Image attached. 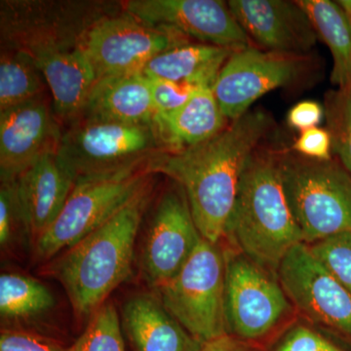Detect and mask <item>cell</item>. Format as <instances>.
Returning <instances> with one entry per match:
<instances>
[{
	"label": "cell",
	"mask_w": 351,
	"mask_h": 351,
	"mask_svg": "<svg viewBox=\"0 0 351 351\" xmlns=\"http://www.w3.org/2000/svg\"><path fill=\"white\" fill-rule=\"evenodd\" d=\"M270 126L269 114L248 110L209 140L149 161V174L166 175L182 189L205 240L223 239L245 165Z\"/></svg>",
	"instance_id": "6da1fadb"
},
{
	"label": "cell",
	"mask_w": 351,
	"mask_h": 351,
	"mask_svg": "<svg viewBox=\"0 0 351 351\" xmlns=\"http://www.w3.org/2000/svg\"><path fill=\"white\" fill-rule=\"evenodd\" d=\"M152 195L151 180L125 206L51 265V274L63 286L78 317H91L130 276L138 232Z\"/></svg>",
	"instance_id": "7a4b0ae2"
},
{
	"label": "cell",
	"mask_w": 351,
	"mask_h": 351,
	"mask_svg": "<svg viewBox=\"0 0 351 351\" xmlns=\"http://www.w3.org/2000/svg\"><path fill=\"white\" fill-rule=\"evenodd\" d=\"M281 154H252L223 234L233 249L276 276L289 252L304 243L284 193Z\"/></svg>",
	"instance_id": "3957f363"
},
{
	"label": "cell",
	"mask_w": 351,
	"mask_h": 351,
	"mask_svg": "<svg viewBox=\"0 0 351 351\" xmlns=\"http://www.w3.org/2000/svg\"><path fill=\"white\" fill-rule=\"evenodd\" d=\"M117 6L107 1L2 0L1 50L34 57L49 51L82 48L90 29L117 13Z\"/></svg>",
	"instance_id": "277c9868"
},
{
	"label": "cell",
	"mask_w": 351,
	"mask_h": 351,
	"mask_svg": "<svg viewBox=\"0 0 351 351\" xmlns=\"http://www.w3.org/2000/svg\"><path fill=\"white\" fill-rule=\"evenodd\" d=\"M281 175L304 243L351 232V175L343 166L282 154Z\"/></svg>",
	"instance_id": "5b68a950"
},
{
	"label": "cell",
	"mask_w": 351,
	"mask_h": 351,
	"mask_svg": "<svg viewBox=\"0 0 351 351\" xmlns=\"http://www.w3.org/2000/svg\"><path fill=\"white\" fill-rule=\"evenodd\" d=\"M149 161L76 178L59 217L34 242L36 257H55L112 218L151 181Z\"/></svg>",
	"instance_id": "8992f818"
},
{
	"label": "cell",
	"mask_w": 351,
	"mask_h": 351,
	"mask_svg": "<svg viewBox=\"0 0 351 351\" xmlns=\"http://www.w3.org/2000/svg\"><path fill=\"white\" fill-rule=\"evenodd\" d=\"M225 289V251L202 239L182 269L154 292L178 322L205 343L228 334Z\"/></svg>",
	"instance_id": "52a82bcc"
},
{
	"label": "cell",
	"mask_w": 351,
	"mask_h": 351,
	"mask_svg": "<svg viewBox=\"0 0 351 351\" xmlns=\"http://www.w3.org/2000/svg\"><path fill=\"white\" fill-rule=\"evenodd\" d=\"M164 152L156 124L77 117L62 133L57 156L76 179L147 162Z\"/></svg>",
	"instance_id": "ba28073f"
},
{
	"label": "cell",
	"mask_w": 351,
	"mask_h": 351,
	"mask_svg": "<svg viewBox=\"0 0 351 351\" xmlns=\"http://www.w3.org/2000/svg\"><path fill=\"white\" fill-rule=\"evenodd\" d=\"M225 309L228 334L257 341L274 332L293 306L276 274L235 249L225 251Z\"/></svg>",
	"instance_id": "9c48e42d"
},
{
	"label": "cell",
	"mask_w": 351,
	"mask_h": 351,
	"mask_svg": "<svg viewBox=\"0 0 351 351\" xmlns=\"http://www.w3.org/2000/svg\"><path fill=\"white\" fill-rule=\"evenodd\" d=\"M189 44L180 32L145 24L130 14L115 13L98 21L82 44L96 80L144 73L154 57Z\"/></svg>",
	"instance_id": "30bf717a"
},
{
	"label": "cell",
	"mask_w": 351,
	"mask_h": 351,
	"mask_svg": "<svg viewBox=\"0 0 351 351\" xmlns=\"http://www.w3.org/2000/svg\"><path fill=\"white\" fill-rule=\"evenodd\" d=\"M277 278L291 304L307 320L351 341V294L300 243L284 258Z\"/></svg>",
	"instance_id": "8fae6325"
},
{
	"label": "cell",
	"mask_w": 351,
	"mask_h": 351,
	"mask_svg": "<svg viewBox=\"0 0 351 351\" xmlns=\"http://www.w3.org/2000/svg\"><path fill=\"white\" fill-rule=\"evenodd\" d=\"M306 59L251 46L233 51L213 87L221 112L232 121L239 119L263 95L295 82Z\"/></svg>",
	"instance_id": "7c38bea8"
},
{
	"label": "cell",
	"mask_w": 351,
	"mask_h": 351,
	"mask_svg": "<svg viewBox=\"0 0 351 351\" xmlns=\"http://www.w3.org/2000/svg\"><path fill=\"white\" fill-rule=\"evenodd\" d=\"M202 239L182 189L166 191L157 203L141 246V272L145 282L156 291L170 281Z\"/></svg>",
	"instance_id": "4fadbf2b"
},
{
	"label": "cell",
	"mask_w": 351,
	"mask_h": 351,
	"mask_svg": "<svg viewBox=\"0 0 351 351\" xmlns=\"http://www.w3.org/2000/svg\"><path fill=\"white\" fill-rule=\"evenodd\" d=\"M121 7L145 24L204 44L233 51L250 46L228 4L219 0H129L121 2Z\"/></svg>",
	"instance_id": "5bb4252c"
},
{
	"label": "cell",
	"mask_w": 351,
	"mask_h": 351,
	"mask_svg": "<svg viewBox=\"0 0 351 351\" xmlns=\"http://www.w3.org/2000/svg\"><path fill=\"white\" fill-rule=\"evenodd\" d=\"M63 132L44 97L0 112V180L17 179L45 154L57 152Z\"/></svg>",
	"instance_id": "9a60e30c"
},
{
	"label": "cell",
	"mask_w": 351,
	"mask_h": 351,
	"mask_svg": "<svg viewBox=\"0 0 351 351\" xmlns=\"http://www.w3.org/2000/svg\"><path fill=\"white\" fill-rule=\"evenodd\" d=\"M228 7L250 40L261 49L306 56L317 34L297 1L230 0Z\"/></svg>",
	"instance_id": "2e32d148"
},
{
	"label": "cell",
	"mask_w": 351,
	"mask_h": 351,
	"mask_svg": "<svg viewBox=\"0 0 351 351\" xmlns=\"http://www.w3.org/2000/svg\"><path fill=\"white\" fill-rule=\"evenodd\" d=\"M75 182L57 152L45 154L14 180L29 240L36 242L54 223Z\"/></svg>",
	"instance_id": "e0dca14e"
},
{
	"label": "cell",
	"mask_w": 351,
	"mask_h": 351,
	"mask_svg": "<svg viewBox=\"0 0 351 351\" xmlns=\"http://www.w3.org/2000/svg\"><path fill=\"white\" fill-rule=\"evenodd\" d=\"M120 321L131 351H200L203 346L178 322L156 292L129 298Z\"/></svg>",
	"instance_id": "ac0fdd59"
},
{
	"label": "cell",
	"mask_w": 351,
	"mask_h": 351,
	"mask_svg": "<svg viewBox=\"0 0 351 351\" xmlns=\"http://www.w3.org/2000/svg\"><path fill=\"white\" fill-rule=\"evenodd\" d=\"M77 117L127 124H154L156 110L149 77L144 73H136L97 80Z\"/></svg>",
	"instance_id": "d6986e66"
},
{
	"label": "cell",
	"mask_w": 351,
	"mask_h": 351,
	"mask_svg": "<svg viewBox=\"0 0 351 351\" xmlns=\"http://www.w3.org/2000/svg\"><path fill=\"white\" fill-rule=\"evenodd\" d=\"M31 58L49 87L55 114L61 119L75 120L96 82L84 51L82 48L49 51Z\"/></svg>",
	"instance_id": "ffe728a7"
},
{
	"label": "cell",
	"mask_w": 351,
	"mask_h": 351,
	"mask_svg": "<svg viewBox=\"0 0 351 351\" xmlns=\"http://www.w3.org/2000/svg\"><path fill=\"white\" fill-rule=\"evenodd\" d=\"M213 88L200 87L179 110L154 119L167 152L188 149L209 140L226 126Z\"/></svg>",
	"instance_id": "44dd1931"
},
{
	"label": "cell",
	"mask_w": 351,
	"mask_h": 351,
	"mask_svg": "<svg viewBox=\"0 0 351 351\" xmlns=\"http://www.w3.org/2000/svg\"><path fill=\"white\" fill-rule=\"evenodd\" d=\"M232 52L210 44L189 43L154 57L145 66L144 73L149 77L213 88Z\"/></svg>",
	"instance_id": "7402d4cb"
},
{
	"label": "cell",
	"mask_w": 351,
	"mask_h": 351,
	"mask_svg": "<svg viewBox=\"0 0 351 351\" xmlns=\"http://www.w3.org/2000/svg\"><path fill=\"white\" fill-rule=\"evenodd\" d=\"M318 38L331 51L332 84L345 89L351 83V25L338 2L299 0Z\"/></svg>",
	"instance_id": "603a6c76"
},
{
	"label": "cell",
	"mask_w": 351,
	"mask_h": 351,
	"mask_svg": "<svg viewBox=\"0 0 351 351\" xmlns=\"http://www.w3.org/2000/svg\"><path fill=\"white\" fill-rule=\"evenodd\" d=\"M43 73L29 55L1 50L0 56V112L43 97Z\"/></svg>",
	"instance_id": "cb8c5ba5"
},
{
	"label": "cell",
	"mask_w": 351,
	"mask_h": 351,
	"mask_svg": "<svg viewBox=\"0 0 351 351\" xmlns=\"http://www.w3.org/2000/svg\"><path fill=\"white\" fill-rule=\"evenodd\" d=\"M54 304L49 289L36 279L13 272L0 276V314L3 319L27 320L47 313Z\"/></svg>",
	"instance_id": "d4e9b609"
},
{
	"label": "cell",
	"mask_w": 351,
	"mask_h": 351,
	"mask_svg": "<svg viewBox=\"0 0 351 351\" xmlns=\"http://www.w3.org/2000/svg\"><path fill=\"white\" fill-rule=\"evenodd\" d=\"M68 351H126L121 321L112 304H104Z\"/></svg>",
	"instance_id": "484cf974"
},
{
	"label": "cell",
	"mask_w": 351,
	"mask_h": 351,
	"mask_svg": "<svg viewBox=\"0 0 351 351\" xmlns=\"http://www.w3.org/2000/svg\"><path fill=\"white\" fill-rule=\"evenodd\" d=\"M325 117L332 149L351 175V92L350 88L330 92L325 100Z\"/></svg>",
	"instance_id": "4316f807"
},
{
	"label": "cell",
	"mask_w": 351,
	"mask_h": 351,
	"mask_svg": "<svg viewBox=\"0 0 351 351\" xmlns=\"http://www.w3.org/2000/svg\"><path fill=\"white\" fill-rule=\"evenodd\" d=\"M308 247L323 267L351 294V232L339 233Z\"/></svg>",
	"instance_id": "83f0119b"
},
{
	"label": "cell",
	"mask_w": 351,
	"mask_h": 351,
	"mask_svg": "<svg viewBox=\"0 0 351 351\" xmlns=\"http://www.w3.org/2000/svg\"><path fill=\"white\" fill-rule=\"evenodd\" d=\"M27 239L14 181L1 182L0 186V246L2 250L12 248L20 239Z\"/></svg>",
	"instance_id": "f1b7e54d"
},
{
	"label": "cell",
	"mask_w": 351,
	"mask_h": 351,
	"mask_svg": "<svg viewBox=\"0 0 351 351\" xmlns=\"http://www.w3.org/2000/svg\"><path fill=\"white\" fill-rule=\"evenodd\" d=\"M149 80L152 103L156 110V119L179 110L200 88L162 78L149 77Z\"/></svg>",
	"instance_id": "f546056e"
},
{
	"label": "cell",
	"mask_w": 351,
	"mask_h": 351,
	"mask_svg": "<svg viewBox=\"0 0 351 351\" xmlns=\"http://www.w3.org/2000/svg\"><path fill=\"white\" fill-rule=\"evenodd\" d=\"M274 351H345L320 332L304 324L286 332Z\"/></svg>",
	"instance_id": "4dcf8cb0"
},
{
	"label": "cell",
	"mask_w": 351,
	"mask_h": 351,
	"mask_svg": "<svg viewBox=\"0 0 351 351\" xmlns=\"http://www.w3.org/2000/svg\"><path fill=\"white\" fill-rule=\"evenodd\" d=\"M0 351H68V348L36 332L5 328L0 334Z\"/></svg>",
	"instance_id": "1f68e13d"
},
{
	"label": "cell",
	"mask_w": 351,
	"mask_h": 351,
	"mask_svg": "<svg viewBox=\"0 0 351 351\" xmlns=\"http://www.w3.org/2000/svg\"><path fill=\"white\" fill-rule=\"evenodd\" d=\"M293 149L306 158L330 160L332 149L331 134L319 127L302 131L295 140Z\"/></svg>",
	"instance_id": "d6a6232c"
},
{
	"label": "cell",
	"mask_w": 351,
	"mask_h": 351,
	"mask_svg": "<svg viewBox=\"0 0 351 351\" xmlns=\"http://www.w3.org/2000/svg\"><path fill=\"white\" fill-rule=\"evenodd\" d=\"M324 110L314 101H302L295 104L288 112L289 125L299 131L315 128L322 120Z\"/></svg>",
	"instance_id": "836d02e7"
},
{
	"label": "cell",
	"mask_w": 351,
	"mask_h": 351,
	"mask_svg": "<svg viewBox=\"0 0 351 351\" xmlns=\"http://www.w3.org/2000/svg\"><path fill=\"white\" fill-rule=\"evenodd\" d=\"M200 351H250L248 346L232 335L226 334L203 343Z\"/></svg>",
	"instance_id": "e575fe53"
},
{
	"label": "cell",
	"mask_w": 351,
	"mask_h": 351,
	"mask_svg": "<svg viewBox=\"0 0 351 351\" xmlns=\"http://www.w3.org/2000/svg\"><path fill=\"white\" fill-rule=\"evenodd\" d=\"M348 88H350V92H351V83H350V86H348Z\"/></svg>",
	"instance_id": "d590c367"
}]
</instances>
